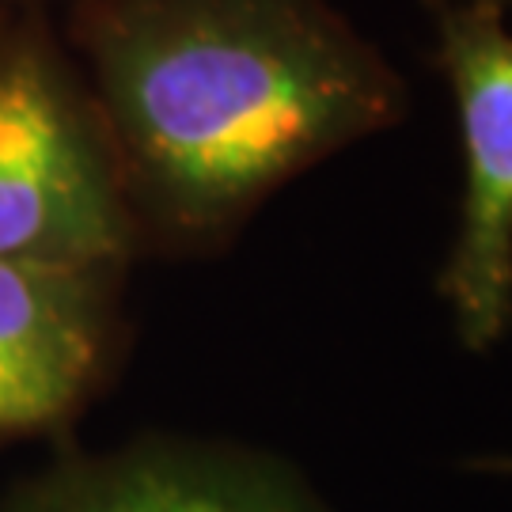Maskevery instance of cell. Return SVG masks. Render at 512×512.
I'll return each mask as SVG.
<instances>
[{
  "mask_svg": "<svg viewBox=\"0 0 512 512\" xmlns=\"http://www.w3.org/2000/svg\"><path fill=\"white\" fill-rule=\"evenodd\" d=\"M133 224L114 156L23 50L0 61V258L103 274L126 258Z\"/></svg>",
  "mask_w": 512,
  "mask_h": 512,
  "instance_id": "3",
  "label": "cell"
},
{
  "mask_svg": "<svg viewBox=\"0 0 512 512\" xmlns=\"http://www.w3.org/2000/svg\"><path fill=\"white\" fill-rule=\"evenodd\" d=\"M4 512H334L289 459L202 437H145L31 478Z\"/></svg>",
  "mask_w": 512,
  "mask_h": 512,
  "instance_id": "4",
  "label": "cell"
},
{
  "mask_svg": "<svg viewBox=\"0 0 512 512\" xmlns=\"http://www.w3.org/2000/svg\"><path fill=\"white\" fill-rule=\"evenodd\" d=\"M467 471H482V475L512 478V456H478V459H467Z\"/></svg>",
  "mask_w": 512,
  "mask_h": 512,
  "instance_id": "6",
  "label": "cell"
},
{
  "mask_svg": "<svg viewBox=\"0 0 512 512\" xmlns=\"http://www.w3.org/2000/svg\"><path fill=\"white\" fill-rule=\"evenodd\" d=\"M103 361V296L92 270L0 258V437L61 421Z\"/></svg>",
  "mask_w": 512,
  "mask_h": 512,
  "instance_id": "5",
  "label": "cell"
},
{
  "mask_svg": "<svg viewBox=\"0 0 512 512\" xmlns=\"http://www.w3.org/2000/svg\"><path fill=\"white\" fill-rule=\"evenodd\" d=\"M490 4H497L501 12H512V0H490Z\"/></svg>",
  "mask_w": 512,
  "mask_h": 512,
  "instance_id": "7",
  "label": "cell"
},
{
  "mask_svg": "<svg viewBox=\"0 0 512 512\" xmlns=\"http://www.w3.org/2000/svg\"><path fill=\"white\" fill-rule=\"evenodd\" d=\"M88 54L122 190L179 247L228 239L410 107L403 76L327 0H107Z\"/></svg>",
  "mask_w": 512,
  "mask_h": 512,
  "instance_id": "1",
  "label": "cell"
},
{
  "mask_svg": "<svg viewBox=\"0 0 512 512\" xmlns=\"http://www.w3.org/2000/svg\"><path fill=\"white\" fill-rule=\"evenodd\" d=\"M433 65L459 129L456 232L437 296L467 353H494L512 334V31L490 0H425Z\"/></svg>",
  "mask_w": 512,
  "mask_h": 512,
  "instance_id": "2",
  "label": "cell"
}]
</instances>
